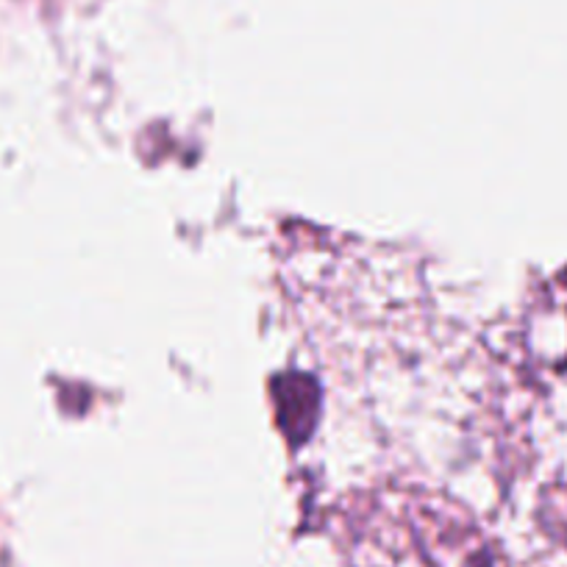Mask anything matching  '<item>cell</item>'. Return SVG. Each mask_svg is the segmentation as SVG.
<instances>
[]
</instances>
